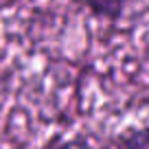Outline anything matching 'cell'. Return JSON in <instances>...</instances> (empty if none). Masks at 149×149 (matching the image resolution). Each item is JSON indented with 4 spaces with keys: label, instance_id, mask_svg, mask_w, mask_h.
I'll return each mask as SVG.
<instances>
[{
    "label": "cell",
    "instance_id": "obj_1",
    "mask_svg": "<svg viewBox=\"0 0 149 149\" xmlns=\"http://www.w3.org/2000/svg\"><path fill=\"white\" fill-rule=\"evenodd\" d=\"M81 9H86L90 15L107 22H116L127 11V5L132 0H74Z\"/></svg>",
    "mask_w": 149,
    "mask_h": 149
},
{
    "label": "cell",
    "instance_id": "obj_2",
    "mask_svg": "<svg viewBox=\"0 0 149 149\" xmlns=\"http://www.w3.org/2000/svg\"><path fill=\"white\" fill-rule=\"evenodd\" d=\"M116 149H149V125L123 132L116 140Z\"/></svg>",
    "mask_w": 149,
    "mask_h": 149
},
{
    "label": "cell",
    "instance_id": "obj_3",
    "mask_svg": "<svg viewBox=\"0 0 149 149\" xmlns=\"http://www.w3.org/2000/svg\"><path fill=\"white\" fill-rule=\"evenodd\" d=\"M46 149H94L81 136H72V138H55L46 145Z\"/></svg>",
    "mask_w": 149,
    "mask_h": 149
}]
</instances>
